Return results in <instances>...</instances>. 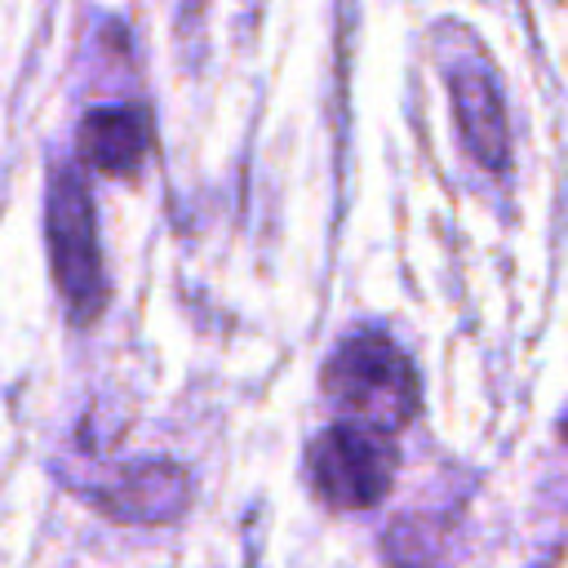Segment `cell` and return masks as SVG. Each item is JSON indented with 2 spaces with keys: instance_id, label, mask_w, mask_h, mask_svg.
Instances as JSON below:
<instances>
[{
  "instance_id": "obj_3",
  "label": "cell",
  "mask_w": 568,
  "mask_h": 568,
  "mask_svg": "<svg viewBox=\"0 0 568 568\" xmlns=\"http://www.w3.org/2000/svg\"><path fill=\"white\" fill-rule=\"evenodd\" d=\"M306 470H311V488L333 510H368L390 493L395 448L390 435L368 430L359 422H342L311 444Z\"/></svg>"
},
{
  "instance_id": "obj_2",
  "label": "cell",
  "mask_w": 568,
  "mask_h": 568,
  "mask_svg": "<svg viewBox=\"0 0 568 568\" xmlns=\"http://www.w3.org/2000/svg\"><path fill=\"white\" fill-rule=\"evenodd\" d=\"M49 257L71 320H93L106 302V271L98 253L93 200L75 169H58L49 178Z\"/></svg>"
},
{
  "instance_id": "obj_6",
  "label": "cell",
  "mask_w": 568,
  "mask_h": 568,
  "mask_svg": "<svg viewBox=\"0 0 568 568\" xmlns=\"http://www.w3.org/2000/svg\"><path fill=\"white\" fill-rule=\"evenodd\" d=\"M75 151L106 178H133L151 151V115L142 106H98L84 115Z\"/></svg>"
},
{
  "instance_id": "obj_1",
  "label": "cell",
  "mask_w": 568,
  "mask_h": 568,
  "mask_svg": "<svg viewBox=\"0 0 568 568\" xmlns=\"http://www.w3.org/2000/svg\"><path fill=\"white\" fill-rule=\"evenodd\" d=\"M324 395L368 430L395 435L417 413V373L386 333H351L324 364Z\"/></svg>"
},
{
  "instance_id": "obj_5",
  "label": "cell",
  "mask_w": 568,
  "mask_h": 568,
  "mask_svg": "<svg viewBox=\"0 0 568 568\" xmlns=\"http://www.w3.org/2000/svg\"><path fill=\"white\" fill-rule=\"evenodd\" d=\"M448 93H453V115H457V133H462L466 151L484 169H501L510 138H506V115H501L493 75L470 58L448 62Z\"/></svg>"
},
{
  "instance_id": "obj_4",
  "label": "cell",
  "mask_w": 568,
  "mask_h": 568,
  "mask_svg": "<svg viewBox=\"0 0 568 568\" xmlns=\"http://www.w3.org/2000/svg\"><path fill=\"white\" fill-rule=\"evenodd\" d=\"M89 501L111 519L160 524V519H178L186 510L191 484H186V470H178L169 462H138V466L115 470L102 488H93Z\"/></svg>"
}]
</instances>
